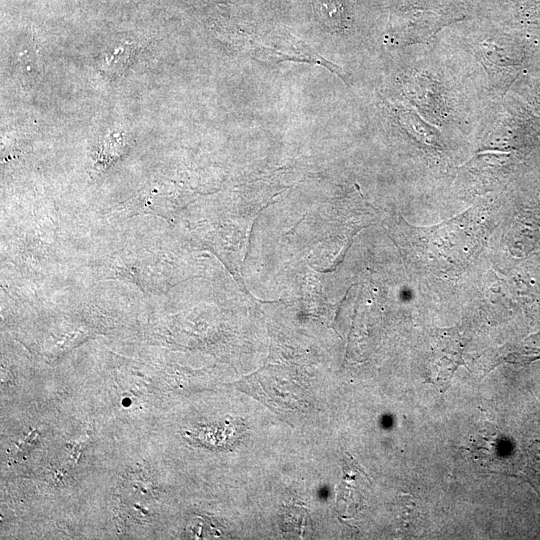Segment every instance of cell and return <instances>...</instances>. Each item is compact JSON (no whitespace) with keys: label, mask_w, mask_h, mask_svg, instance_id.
Returning a JSON list of instances; mask_svg holds the SVG:
<instances>
[{"label":"cell","mask_w":540,"mask_h":540,"mask_svg":"<svg viewBox=\"0 0 540 540\" xmlns=\"http://www.w3.org/2000/svg\"><path fill=\"white\" fill-rule=\"evenodd\" d=\"M367 487L366 475L353 459L346 457L343 465L342 483L337 495V507L342 515H350L358 508Z\"/></svg>","instance_id":"6da1fadb"},{"label":"cell","mask_w":540,"mask_h":540,"mask_svg":"<svg viewBox=\"0 0 540 540\" xmlns=\"http://www.w3.org/2000/svg\"><path fill=\"white\" fill-rule=\"evenodd\" d=\"M319 11L325 23L332 27H341L345 20L342 0H318Z\"/></svg>","instance_id":"7a4b0ae2"}]
</instances>
